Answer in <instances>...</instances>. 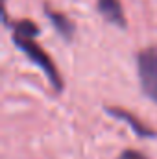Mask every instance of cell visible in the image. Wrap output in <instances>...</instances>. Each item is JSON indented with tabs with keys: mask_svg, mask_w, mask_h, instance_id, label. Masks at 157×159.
<instances>
[{
	"mask_svg": "<svg viewBox=\"0 0 157 159\" xmlns=\"http://www.w3.org/2000/svg\"><path fill=\"white\" fill-rule=\"evenodd\" d=\"M13 43L39 67L43 72H44V76L48 78L50 85H52V89H54L56 93H61V91H63L61 74H59V70H57L54 59L35 43V39H34V37H15V35H13Z\"/></svg>",
	"mask_w": 157,
	"mask_h": 159,
	"instance_id": "obj_1",
	"label": "cell"
},
{
	"mask_svg": "<svg viewBox=\"0 0 157 159\" xmlns=\"http://www.w3.org/2000/svg\"><path fill=\"white\" fill-rule=\"evenodd\" d=\"M137 74L142 94L157 104V46H146L137 54Z\"/></svg>",
	"mask_w": 157,
	"mask_h": 159,
	"instance_id": "obj_2",
	"label": "cell"
},
{
	"mask_svg": "<svg viewBox=\"0 0 157 159\" xmlns=\"http://www.w3.org/2000/svg\"><path fill=\"white\" fill-rule=\"evenodd\" d=\"M105 111H107V115H111V117H115L118 120H126L128 126L135 131V135H139L142 139H154V137H157V131L154 128H150L148 124H144L139 117L131 115L129 111H126L122 107H105Z\"/></svg>",
	"mask_w": 157,
	"mask_h": 159,
	"instance_id": "obj_3",
	"label": "cell"
},
{
	"mask_svg": "<svg viewBox=\"0 0 157 159\" xmlns=\"http://www.w3.org/2000/svg\"><path fill=\"white\" fill-rule=\"evenodd\" d=\"M96 7L107 22L115 24L118 28H126L128 22H126V15L120 0H96Z\"/></svg>",
	"mask_w": 157,
	"mask_h": 159,
	"instance_id": "obj_4",
	"label": "cell"
},
{
	"mask_svg": "<svg viewBox=\"0 0 157 159\" xmlns=\"http://www.w3.org/2000/svg\"><path fill=\"white\" fill-rule=\"evenodd\" d=\"M44 15L48 17L50 24L56 28V32H57L63 39L69 41L72 37V34H74V24H72V20H69V17H67L65 13L54 11L50 6H44Z\"/></svg>",
	"mask_w": 157,
	"mask_h": 159,
	"instance_id": "obj_5",
	"label": "cell"
},
{
	"mask_svg": "<svg viewBox=\"0 0 157 159\" xmlns=\"http://www.w3.org/2000/svg\"><path fill=\"white\" fill-rule=\"evenodd\" d=\"M13 28V35L15 37H35L39 34V28L34 20H28V19H22V20H17L11 24Z\"/></svg>",
	"mask_w": 157,
	"mask_h": 159,
	"instance_id": "obj_6",
	"label": "cell"
},
{
	"mask_svg": "<svg viewBox=\"0 0 157 159\" xmlns=\"http://www.w3.org/2000/svg\"><path fill=\"white\" fill-rule=\"evenodd\" d=\"M118 159H148L142 152H139V150H131V148H128V150H124Z\"/></svg>",
	"mask_w": 157,
	"mask_h": 159,
	"instance_id": "obj_7",
	"label": "cell"
}]
</instances>
